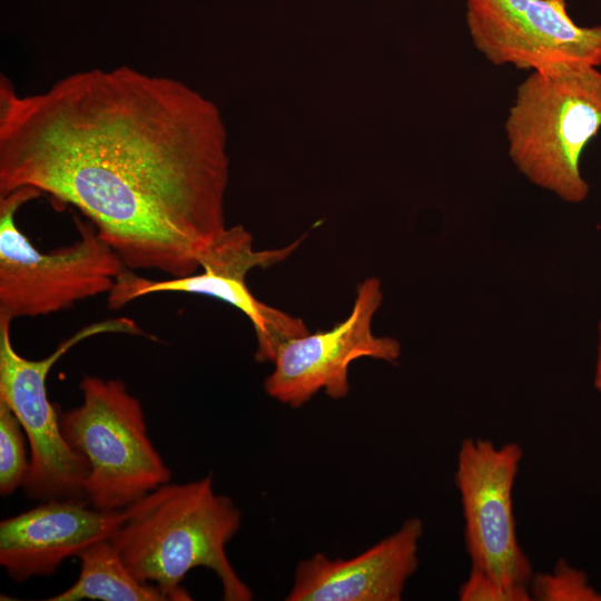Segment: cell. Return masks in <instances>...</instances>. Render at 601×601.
Listing matches in <instances>:
<instances>
[{
	"label": "cell",
	"mask_w": 601,
	"mask_h": 601,
	"mask_svg": "<svg viewBox=\"0 0 601 601\" xmlns=\"http://www.w3.org/2000/svg\"><path fill=\"white\" fill-rule=\"evenodd\" d=\"M229 161L217 106L132 67L20 95L0 81V196L22 187L76 207L132 269L195 274L227 227Z\"/></svg>",
	"instance_id": "obj_1"
},
{
	"label": "cell",
	"mask_w": 601,
	"mask_h": 601,
	"mask_svg": "<svg viewBox=\"0 0 601 601\" xmlns=\"http://www.w3.org/2000/svg\"><path fill=\"white\" fill-rule=\"evenodd\" d=\"M125 511L124 523L109 540L139 581L155 585L167 600H191L180 583L203 566L219 579L224 600L252 599L226 553L242 514L231 499L214 491L213 474L167 482Z\"/></svg>",
	"instance_id": "obj_2"
},
{
	"label": "cell",
	"mask_w": 601,
	"mask_h": 601,
	"mask_svg": "<svg viewBox=\"0 0 601 601\" xmlns=\"http://www.w3.org/2000/svg\"><path fill=\"white\" fill-rule=\"evenodd\" d=\"M601 129V71L559 65L531 71L505 119L509 156L532 184L578 204L589 195L581 157Z\"/></svg>",
	"instance_id": "obj_3"
},
{
	"label": "cell",
	"mask_w": 601,
	"mask_h": 601,
	"mask_svg": "<svg viewBox=\"0 0 601 601\" xmlns=\"http://www.w3.org/2000/svg\"><path fill=\"white\" fill-rule=\"evenodd\" d=\"M82 402L60 414L70 447L88 465L86 502L100 510H124L156 487L171 472L151 443L142 406L120 380L86 375Z\"/></svg>",
	"instance_id": "obj_4"
},
{
	"label": "cell",
	"mask_w": 601,
	"mask_h": 601,
	"mask_svg": "<svg viewBox=\"0 0 601 601\" xmlns=\"http://www.w3.org/2000/svg\"><path fill=\"white\" fill-rule=\"evenodd\" d=\"M41 194L22 187L0 196V318L39 316L109 293L127 267L92 223L77 219L80 238L39 252L18 228L16 213Z\"/></svg>",
	"instance_id": "obj_5"
},
{
	"label": "cell",
	"mask_w": 601,
	"mask_h": 601,
	"mask_svg": "<svg viewBox=\"0 0 601 601\" xmlns=\"http://www.w3.org/2000/svg\"><path fill=\"white\" fill-rule=\"evenodd\" d=\"M10 324L0 318V401L16 414L28 439L29 471L22 489L29 499L40 502L86 501L88 465L63 437L60 415L48 397L47 377L53 364L83 339L106 333L139 334L140 329L125 317L97 322L61 342L45 358L28 359L16 352Z\"/></svg>",
	"instance_id": "obj_6"
},
{
	"label": "cell",
	"mask_w": 601,
	"mask_h": 601,
	"mask_svg": "<svg viewBox=\"0 0 601 601\" xmlns=\"http://www.w3.org/2000/svg\"><path fill=\"white\" fill-rule=\"evenodd\" d=\"M522 457L515 442L497 446L491 440L465 437L457 452L454 481L471 569L505 584L528 587L534 572L520 545L513 511Z\"/></svg>",
	"instance_id": "obj_7"
},
{
	"label": "cell",
	"mask_w": 601,
	"mask_h": 601,
	"mask_svg": "<svg viewBox=\"0 0 601 601\" xmlns=\"http://www.w3.org/2000/svg\"><path fill=\"white\" fill-rule=\"evenodd\" d=\"M300 244L255 250L250 234L242 226L226 229L203 259L199 274L152 280L124 270L108 293L111 309L159 292H180L206 295L223 300L244 313L253 324L259 363L273 362L277 349L286 341L308 333L300 318L259 302L246 285L247 273L255 267H268L287 258Z\"/></svg>",
	"instance_id": "obj_8"
},
{
	"label": "cell",
	"mask_w": 601,
	"mask_h": 601,
	"mask_svg": "<svg viewBox=\"0 0 601 601\" xmlns=\"http://www.w3.org/2000/svg\"><path fill=\"white\" fill-rule=\"evenodd\" d=\"M383 298L378 278L358 284L349 315L331 329L307 333L283 343L266 377V393L278 402L299 407L321 390L333 400L348 394V367L361 357L395 363L401 344L390 336H376L372 321Z\"/></svg>",
	"instance_id": "obj_9"
},
{
	"label": "cell",
	"mask_w": 601,
	"mask_h": 601,
	"mask_svg": "<svg viewBox=\"0 0 601 601\" xmlns=\"http://www.w3.org/2000/svg\"><path fill=\"white\" fill-rule=\"evenodd\" d=\"M473 46L495 66H601V24L581 27L565 0H466Z\"/></svg>",
	"instance_id": "obj_10"
},
{
	"label": "cell",
	"mask_w": 601,
	"mask_h": 601,
	"mask_svg": "<svg viewBox=\"0 0 601 601\" xmlns=\"http://www.w3.org/2000/svg\"><path fill=\"white\" fill-rule=\"evenodd\" d=\"M126 511L100 510L86 501L50 500L0 522V564L17 582L53 574L91 543L109 539Z\"/></svg>",
	"instance_id": "obj_11"
},
{
	"label": "cell",
	"mask_w": 601,
	"mask_h": 601,
	"mask_svg": "<svg viewBox=\"0 0 601 601\" xmlns=\"http://www.w3.org/2000/svg\"><path fill=\"white\" fill-rule=\"evenodd\" d=\"M423 522L407 519L393 534L352 559L316 553L298 562L288 601H400L418 566Z\"/></svg>",
	"instance_id": "obj_12"
},
{
	"label": "cell",
	"mask_w": 601,
	"mask_h": 601,
	"mask_svg": "<svg viewBox=\"0 0 601 601\" xmlns=\"http://www.w3.org/2000/svg\"><path fill=\"white\" fill-rule=\"evenodd\" d=\"M78 558V580L49 601H167L155 585L139 581L131 573L109 539L91 543Z\"/></svg>",
	"instance_id": "obj_13"
},
{
	"label": "cell",
	"mask_w": 601,
	"mask_h": 601,
	"mask_svg": "<svg viewBox=\"0 0 601 601\" xmlns=\"http://www.w3.org/2000/svg\"><path fill=\"white\" fill-rule=\"evenodd\" d=\"M27 435L12 410L0 401V493L12 494L23 487L28 476Z\"/></svg>",
	"instance_id": "obj_14"
},
{
	"label": "cell",
	"mask_w": 601,
	"mask_h": 601,
	"mask_svg": "<svg viewBox=\"0 0 601 601\" xmlns=\"http://www.w3.org/2000/svg\"><path fill=\"white\" fill-rule=\"evenodd\" d=\"M528 588L532 600L538 601H601V591L588 574L562 559L552 572L534 573Z\"/></svg>",
	"instance_id": "obj_15"
},
{
	"label": "cell",
	"mask_w": 601,
	"mask_h": 601,
	"mask_svg": "<svg viewBox=\"0 0 601 601\" xmlns=\"http://www.w3.org/2000/svg\"><path fill=\"white\" fill-rule=\"evenodd\" d=\"M461 601H530L529 588L497 581L476 570H470L459 590Z\"/></svg>",
	"instance_id": "obj_16"
},
{
	"label": "cell",
	"mask_w": 601,
	"mask_h": 601,
	"mask_svg": "<svg viewBox=\"0 0 601 601\" xmlns=\"http://www.w3.org/2000/svg\"><path fill=\"white\" fill-rule=\"evenodd\" d=\"M598 351H597V361H595V368H594V387L601 392V319L599 322V328H598Z\"/></svg>",
	"instance_id": "obj_17"
}]
</instances>
